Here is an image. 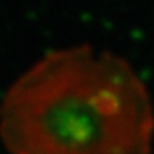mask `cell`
<instances>
[{"instance_id":"1","label":"cell","mask_w":154,"mask_h":154,"mask_svg":"<svg viewBox=\"0 0 154 154\" xmlns=\"http://www.w3.org/2000/svg\"><path fill=\"white\" fill-rule=\"evenodd\" d=\"M0 141L9 154H151L153 100L118 54L52 50L3 94Z\"/></svg>"}]
</instances>
